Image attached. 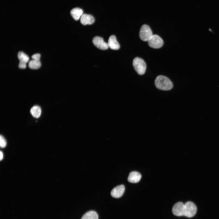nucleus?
<instances>
[{
  "instance_id": "obj_1",
  "label": "nucleus",
  "mask_w": 219,
  "mask_h": 219,
  "mask_svg": "<svg viewBox=\"0 0 219 219\" xmlns=\"http://www.w3.org/2000/svg\"><path fill=\"white\" fill-rule=\"evenodd\" d=\"M155 85L156 88L163 90H169L172 89L173 84L170 80L166 77L160 75L156 78Z\"/></svg>"
},
{
  "instance_id": "obj_2",
  "label": "nucleus",
  "mask_w": 219,
  "mask_h": 219,
  "mask_svg": "<svg viewBox=\"0 0 219 219\" xmlns=\"http://www.w3.org/2000/svg\"><path fill=\"white\" fill-rule=\"evenodd\" d=\"M133 67L137 73L140 75H143L145 73L146 64L142 58L136 57L133 60Z\"/></svg>"
},
{
  "instance_id": "obj_3",
  "label": "nucleus",
  "mask_w": 219,
  "mask_h": 219,
  "mask_svg": "<svg viewBox=\"0 0 219 219\" xmlns=\"http://www.w3.org/2000/svg\"><path fill=\"white\" fill-rule=\"evenodd\" d=\"M197 207L195 204L188 201L184 204V216L188 218L194 217L197 212Z\"/></svg>"
},
{
  "instance_id": "obj_4",
  "label": "nucleus",
  "mask_w": 219,
  "mask_h": 219,
  "mask_svg": "<svg viewBox=\"0 0 219 219\" xmlns=\"http://www.w3.org/2000/svg\"><path fill=\"white\" fill-rule=\"evenodd\" d=\"M153 35L152 31L148 26L144 24L141 26L139 33L141 40L144 41H148Z\"/></svg>"
},
{
  "instance_id": "obj_5",
  "label": "nucleus",
  "mask_w": 219,
  "mask_h": 219,
  "mask_svg": "<svg viewBox=\"0 0 219 219\" xmlns=\"http://www.w3.org/2000/svg\"><path fill=\"white\" fill-rule=\"evenodd\" d=\"M148 45L150 47L158 49L162 47L163 45V41L158 35H153L148 41Z\"/></svg>"
},
{
  "instance_id": "obj_6",
  "label": "nucleus",
  "mask_w": 219,
  "mask_h": 219,
  "mask_svg": "<svg viewBox=\"0 0 219 219\" xmlns=\"http://www.w3.org/2000/svg\"><path fill=\"white\" fill-rule=\"evenodd\" d=\"M184 204L179 202L175 203L173 206L172 212L173 214L177 216H184Z\"/></svg>"
},
{
  "instance_id": "obj_7",
  "label": "nucleus",
  "mask_w": 219,
  "mask_h": 219,
  "mask_svg": "<svg viewBox=\"0 0 219 219\" xmlns=\"http://www.w3.org/2000/svg\"><path fill=\"white\" fill-rule=\"evenodd\" d=\"M92 42L96 47L101 50H106L109 47L108 43L105 42L101 37L95 36L93 38Z\"/></svg>"
},
{
  "instance_id": "obj_8",
  "label": "nucleus",
  "mask_w": 219,
  "mask_h": 219,
  "mask_svg": "<svg viewBox=\"0 0 219 219\" xmlns=\"http://www.w3.org/2000/svg\"><path fill=\"white\" fill-rule=\"evenodd\" d=\"M125 191V187L123 185L114 188L111 192V196L114 198H119L122 196Z\"/></svg>"
},
{
  "instance_id": "obj_9",
  "label": "nucleus",
  "mask_w": 219,
  "mask_h": 219,
  "mask_svg": "<svg viewBox=\"0 0 219 219\" xmlns=\"http://www.w3.org/2000/svg\"><path fill=\"white\" fill-rule=\"evenodd\" d=\"M80 21L81 23L83 25H91L94 23L95 19L91 15L84 14L81 17Z\"/></svg>"
},
{
  "instance_id": "obj_10",
  "label": "nucleus",
  "mask_w": 219,
  "mask_h": 219,
  "mask_svg": "<svg viewBox=\"0 0 219 219\" xmlns=\"http://www.w3.org/2000/svg\"><path fill=\"white\" fill-rule=\"evenodd\" d=\"M107 43L109 47L113 50H118L120 48L119 44L114 35H112L109 37Z\"/></svg>"
},
{
  "instance_id": "obj_11",
  "label": "nucleus",
  "mask_w": 219,
  "mask_h": 219,
  "mask_svg": "<svg viewBox=\"0 0 219 219\" xmlns=\"http://www.w3.org/2000/svg\"><path fill=\"white\" fill-rule=\"evenodd\" d=\"M141 178V175L138 172L133 171L130 172L128 177L127 180L129 182L131 183H137L138 182Z\"/></svg>"
},
{
  "instance_id": "obj_12",
  "label": "nucleus",
  "mask_w": 219,
  "mask_h": 219,
  "mask_svg": "<svg viewBox=\"0 0 219 219\" xmlns=\"http://www.w3.org/2000/svg\"><path fill=\"white\" fill-rule=\"evenodd\" d=\"M83 13V10L78 8H74L70 12L71 15L75 20H78L82 15Z\"/></svg>"
},
{
  "instance_id": "obj_13",
  "label": "nucleus",
  "mask_w": 219,
  "mask_h": 219,
  "mask_svg": "<svg viewBox=\"0 0 219 219\" xmlns=\"http://www.w3.org/2000/svg\"><path fill=\"white\" fill-rule=\"evenodd\" d=\"M98 215L95 211L91 210L85 213L81 219H98Z\"/></svg>"
},
{
  "instance_id": "obj_14",
  "label": "nucleus",
  "mask_w": 219,
  "mask_h": 219,
  "mask_svg": "<svg viewBox=\"0 0 219 219\" xmlns=\"http://www.w3.org/2000/svg\"><path fill=\"white\" fill-rule=\"evenodd\" d=\"M30 112L33 117L38 118L41 115V109L40 106H35L31 108Z\"/></svg>"
},
{
  "instance_id": "obj_15",
  "label": "nucleus",
  "mask_w": 219,
  "mask_h": 219,
  "mask_svg": "<svg viewBox=\"0 0 219 219\" xmlns=\"http://www.w3.org/2000/svg\"><path fill=\"white\" fill-rule=\"evenodd\" d=\"M41 66L40 61L32 60L29 61L28 64L29 67L31 69H39Z\"/></svg>"
},
{
  "instance_id": "obj_16",
  "label": "nucleus",
  "mask_w": 219,
  "mask_h": 219,
  "mask_svg": "<svg viewBox=\"0 0 219 219\" xmlns=\"http://www.w3.org/2000/svg\"><path fill=\"white\" fill-rule=\"evenodd\" d=\"M18 57L19 61H22L27 63L29 60V56L24 52L20 51L18 54Z\"/></svg>"
},
{
  "instance_id": "obj_17",
  "label": "nucleus",
  "mask_w": 219,
  "mask_h": 219,
  "mask_svg": "<svg viewBox=\"0 0 219 219\" xmlns=\"http://www.w3.org/2000/svg\"><path fill=\"white\" fill-rule=\"evenodd\" d=\"M6 145V141L4 137L2 135L0 136V145L2 148L5 147Z\"/></svg>"
},
{
  "instance_id": "obj_18",
  "label": "nucleus",
  "mask_w": 219,
  "mask_h": 219,
  "mask_svg": "<svg viewBox=\"0 0 219 219\" xmlns=\"http://www.w3.org/2000/svg\"><path fill=\"white\" fill-rule=\"evenodd\" d=\"M40 55L39 54H36L32 56V58L33 60L37 61H40Z\"/></svg>"
},
{
  "instance_id": "obj_19",
  "label": "nucleus",
  "mask_w": 219,
  "mask_h": 219,
  "mask_svg": "<svg viewBox=\"0 0 219 219\" xmlns=\"http://www.w3.org/2000/svg\"><path fill=\"white\" fill-rule=\"evenodd\" d=\"M26 63L24 62L19 61V67L21 69H25L26 67Z\"/></svg>"
},
{
  "instance_id": "obj_20",
  "label": "nucleus",
  "mask_w": 219,
  "mask_h": 219,
  "mask_svg": "<svg viewBox=\"0 0 219 219\" xmlns=\"http://www.w3.org/2000/svg\"><path fill=\"white\" fill-rule=\"evenodd\" d=\"M0 160L1 161L3 158V154L2 152L1 151L0 152Z\"/></svg>"
}]
</instances>
